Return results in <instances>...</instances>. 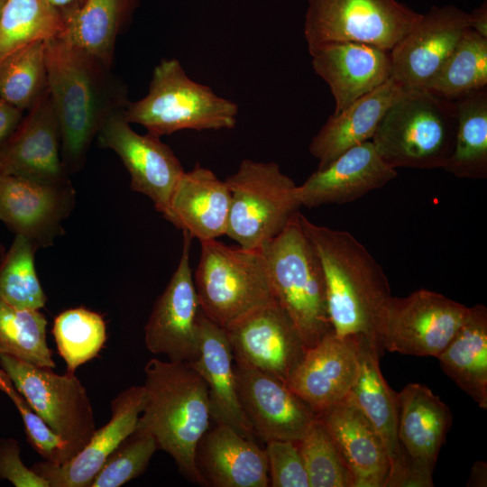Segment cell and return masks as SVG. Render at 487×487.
<instances>
[{
	"label": "cell",
	"instance_id": "obj_1",
	"mask_svg": "<svg viewBox=\"0 0 487 487\" xmlns=\"http://www.w3.org/2000/svg\"><path fill=\"white\" fill-rule=\"evenodd\" d=\"M47 86L58 116L66 171L84 166L105 122L128 104L111 67L59 36L45 41Z\"/></svg>",
	"mask_w": 487,
	"mask_h": 487
},
{
	"label": "cell",
	"instance_id": "obj_2",
	"mask_svg": "<svg viewBox=\"0 0 487 487\" xmlns=\"http://www.w3.org/2000/svg\"><path fill=\"white\" fill-rule=\"evenodd\" d=\"M303 230L319 257L333 332L364 337L381 357V329L391 298L382 267L353 234L311 222L299 212Z\"/></svg>",
	"mask_w": 487,
	"mask_h": 487
},
{
	"label": "cell",
	"instance_id": "obj_3",
	"mask_svg": "<svg viewBox=\"0 0 487 487\" xmlns=\"http://www.w3.org/2000/svg\"><path fill=\"white\" fill-rule=\"evenodd\" d=\"M145 403L134 431L150 434L193 483L206 485L197 446L211 419L208 391L189 363L152 358L144 366Z\"/></svg>",
	"mask_w": 487,
	"mask_h": 487
},
{
	"label": "cell",
	"instance_id": "obj_4",
	"mask_svg": "<svg viewBox=\"0 0 487 487\" xmlns=\"http://www.w3.org/2000/svg\"><path fill=\"white\" fill-rule=\"evenodd\" d=\"M260 250L276 302L289 316L306 346L315 345L333 327L322 265L301 226L299 211Z\"/></svg>",
	"mask_w": 487,
	"mask_h": 487
},
{
	"label": "cell",
	"instance_id": "obj_5",
	"mask_svg": "<svg viewBox=\"0 0 487 487\" xmlns=\"http://www.w3.org/2000/svg\"><path fill=\"white\" fill-rule=\"evenodd\" d=\"M456 127L455 101L427 89H409L388 108L371 141L392 169H444Z\"/></svg>",
	"mask_w": 487,
	"mask_h": 487
},
{
	"label": "cell",
	"instance_id": "obj_6",
	"mask_svg": "<svg viewBox=\"0 0 487 487\" xmlns=\"http://www.w3.org/2000/svg\"><path fill=\"white\" fill-rule=\"evenodd\" d=\"M238 111L234 102L192 80L178 60L164 59L153 69L147 95L128 102L123 115L161 137L185 129L234 128Z\"/></svg>",
	"mask_w": 487,
	"mask_h": 487
},
{
	"label": "cell",
	"instance_id": "obj_7",
	"mask_svg": "<svg viewBox=\"0 0 487 487\" xmlns=\"http://www.w3.org/2000/svg\"><path fill=\"white\" fill-rule=\"evenodd\" d=\"M200 309L225 329L248 314L276 302L260 249L200 242L193 276Z\"/></svg>",
	"mask_w": 487,
	"mask_h": 487
},
{
	"label": "cell",
	"instance_id": "obj_8",
	"mask_svg": "<svg viewBox=\"0 0 487 487\" xmlns=\"http://www.w3.org/2000/svg\"><path fill=\"white\" fill-rule=\"evenodd\" d=\"M225 181L231 193L225 235L244 249H260L300 207L297 185L274 161L245 159Z\"/></svg>",
	"mask_w": 487,
	"mask_h": 487
},
{
	"label": "cell",
	"instance_id": "obj_9",
	"mask_svg": "<svg viewBox=\"0 0 487 487\" xmlns=\"http://www.w3.org/2000/svg\"><path fill=\"white\" fill-rule=\"evenodd\" d=\"M421 15L397 0H308L304 36L310 55L335 42L391 51Z\"/></svg>",
	"mask_w": 487,
	"mask_h": 487
},
{
	"label": "cell",
	"instance_id": "obj_10",
	"mask_svg": "<svg viewBox=\"0 0 487 487\" xmlns=\"http://www.w3.org/2000/svg\"><path fill=\"white\" fill-rule=\"evenodd\" d=\"M0 366L14 388L63 441L69 459L89 442L96 427L90 399L75 374H58L10 355Z\"/></svg>",
	"mask_w": 487,
	"mask_h": 487
},
{
	"label": "cell",
	"instance_id": "obj_11",
	"mask_svg": "<svg viewBox=\"0 0 487 487\" xmlns=\"http://www.w3.org/2000/svg\"><path fill=\"white\" fill-rule=\"evenodd\" d=\"M468 311V307L424 289L404 298L391 296L381 329L383 348L402 354L437 357Z\"/></svg>",
	"mask_w": 487,
	"mask_h": 487
},
{
	"label": "cell",
	"instance_id": "obj_12",
	"mask_svg": "<svg viewBox=\"0 0 487 487\" xmlns=\"http://www.w3.org/2000/svg\"><path fill=\"white\" fill-rule=\"evenodd\" d=\"M183 246L176 271L156 300L144 327V342L152 354L169 361L189 363L199 351L201 309L189 263L192 237L183 231Z\"/></svg>",
	"mask_w": 487,
	"mask_h": 487
},
{
	"label": "cell",
	"instance_id": "obj_13",
	"mask_svg": "<svg viewBox=\"0 0 487 487\" xmlns=\"http://www.w3.org/2000/svg\"><path fill=\"white\" fill-rule=\"evenodd\" d=\"M123 112L115 113L105 122L96 139L102 148L114 151L121 159L130 174L132 189L148 197L162 215L185 170L161 137L149 133H137Z\"/></svg>",
	"mask_w": 487,
	"mask_h": 487
},
{
	"label": "cell",
	"instance_id": "obj_14",
	"mask_svg": "<svg viewBox=\"0 0 487 487\" xmlns=\"http://www.w3.org/2000/svg\"><path fill=\"white\" fill-rule=\"evenodd\" d=\"M242 409L255 436L270 440L299 441L317 412L281 379L234 362Z\"/></svg>",
	"mask_w": 487,
	"mask_h": 487
},
{
	"label": "cell",
	"instance_id": "obj_15",
	"mask_svg": "<svg viewBox=\"0 0 487 487\" xmlns=\"http://www.w3.org/2000/svg\"><path fill=\"white\" fill-rule=\"evenodd\" d=\"M469 28V14L433 6L390 51L392 77L409 89H427Z\"/></svg>",
	"mask_w": 487,
	"mask_h": 487
},
{
	"label": "cell",
	"instance_id": "obj_16",
	"mask_svg": "<svg viewBox=\"0 0 487 487\" xmlns=\"http://www.w3.org/2000/svg\"><path fill=\"white\" fill-rule=\"evenodd\" d=\"M234 362L288 381L307 346L277 302L248 314L225 328Z\"/></svg>",
	"mask_w": 487,
	"mask_h": 487
},
{
	"label": "cell",
	"instance_id": "obj_17",
	"mask_svg": "<svg viewBox=\"0 0 487 487\" xmlns=\"http://www.w3.org/2000/svg\"><path fill=\"white\" fill-rule=\"evenodd\" d=\"M0 165L5 175L54 185L70 183L60 157V124L48 86L0 145Z\"/></svg>",
	"mask_w": 487,
	"mask_h": 487
},
{
	"label": "cell",
	"instance_id": "obj_18",
	"mask_svg": "<svg viewBox=\"0 0 487 487\" xmlns=\"http://www.w3.org/2000/svg\"><path fill=\"white\" fill-rule=\"evenodd\" d=\"M75 200L71 183L47 184L12 175L0 178V220L39 248L51 245L63 234L61 222Z\"/></svg>",
	"mask_w": 487,
	"mask_h": 487
},
{
	"label": "cell",
	"instance_id": "obj_19",
	"mask_svg": "<svg viewBox=\"0 0 487 487\" xmlns=\"http://www.w3.org/2000/svg\"><path fill=\"white\" fill-rule=\"evenodd\" d=\"M359 369V336L327 333L307 348L287 383L317 414L345 400Z\"/></svg>",
	"mask_w": 487,
	"mask_h": 487
},
{
	"label": "cell",
	"instance_id": "obj_20",
	"mask_svg": "<svg viewBox=\"0 0 487 487\" xmlns=\"http://www.w3.org/2000/svg\"><path fill=\"white\" fill-rule=\"evenodd\" d=\"M397 175V170L381 160L372 141H367L317 169L297 186L296 196L299 206L308 208L345 204L382 188Z\"/></svg>",
	"mask_w": 487,
	"mask_h": 487
},
{
	"label": "cell",
	"instance_id": "obj_21",
	"mask_svg": "<svg viewBox=\"0 0 487 487\" xmlns=\"http://www.w3.org/2000/svg\"><path fill=\"white\" fill-rule=\"evenodd\" d=\"M398 437L408 469L430 486L433 471L452 424L449 407L420 383H409L397 393Z\"/></svg>",
	"mask_w": 487,
	"mask_h": 487
},
{
	"label": "cell",
	"instance_id": "obj_22",
	"mask_svg": "<svg viewBox=\"0 0 487 487\" xmlns=\"http://www.w3.org/2000/svg\"><path fill=\"white\" fill-rule=\"evenodd\" d=\"M145 403L142 386H132L111 401V418L96 429L87 445L62 464L38 462L32 470L50 487H90L95 476L113 451L135 429Z\"/></svg>",
	"mask_w": 487,
	"mask_h": 487
},
{
	"label": "cell",
	"instance_id": "obj_23",
	"mask_svg": "<svg viewBox=\"0 0 487 487\" xmlns=\"http://www.w3.org/2000/svg\"><path fill=\"white\" fill-rule=\"evenodd\" d=\"M312 56L314 71L329 86L337 114L392 76L390 51L358 42H335Z\"/></svg>",
	"mask_w": 487,
	"mask_h": 487
},
{
	"label": "cell",
	"instance_id": "obj_24",
	"mask_svg": "<svg viewBox=\"0 0 487 487\" xmlns=\"http://www.w3.org/2000/svg\"><path fill=\"white\" fill-rule=\"evenodd\" d=\"M231 193L225 180L198 163L177 181L163 217L199 242L225 235Z\"/></svg>",
	"mask_w": 487,
	"mask_h": 487
},
{
	"label": "cell",
	"instance_id": "obj_25",
	"mask_svg": "<svg viewBox=\"0 0 487 487\" xmlns=\"http://www.w3.org/2000/svg\"><path fill=\"white\" fill-rule=\"evenodd\" d=\"M354 480V487H384L390 461L368 418L348 395L317 413Z\"/></svg>",
	"mask_w": 487,
	"mask_h": 487
},
{
	"label": "cell",
	"instance_id": "obj_26",
	"mask_svg": "<svg viewBox=\"0 0 487 487\" xmlns=\"http://www.w3.org/2000/svg\"><path fill=\"white\" fill-rule=\"evenodd\" d=\"M196 464L206 485L267 487L270 483L264 449L224 424H216L201 437Z\"/></svg>",
	"mask_w": 487,
	"mask_h": 487
},
{
	"label": "cell",
	"instance_id": "obj_27",
	"mask_svg": "<svg viewBox=\"0 0 487 487\" xmlns=\"http://www.w3.org/2000/svg\"><path fill=\"white\" fill-rule=\"evenodd\" d=\"M189 364L207 384L211 418L216 424L229 426L244 437L254 440L255 433L238 399L234 355L225 329L208 319L202 311L198 356Z\"/></svg>",
	"mask_w": 487,
	"mask_h": 487
},
{
	"label": "cell",
	"instance_id": "obj_28",
	"mask_svg": "<svg viewBox=\"0 0 487 487\" xmlns=\"http://www.w3.org/2000/svg\"><path fill=\"white\" fill-rule=\"evenodd\" d=\"M394 77L329 116L308 151L322 169L348 149L371 141L388 108L407 90Z\"/></svg>",
	"mask_w": 487,
	"mask_h": 487
},
{
	"label": "cell",
	"instance_id": "obj_29",
	"mask_svg": "<svg viewBox=\"0 0 487 487\" xmlns=\"http://www.w3.org/2000/svg\"><path fill=\"white\" fill-rule=\"evenodd\" d=\"M376 349L359 336V369L349 396L380 436L390 461L384 487H393L400 475L404 453L398 437L397 393L385 381L379 365Z\"/></svg>",
	"mask_w": 487,
	"mask_h": 487
},
{
	"label": "cell",
	"instance_id": "obj_30",
	"mask_svg": "<svg viewBox=\"0 0 487 487\" xmlns=\"http://www.w3.org/2000/svg\"><path fill=\"white\" fill-rule=\"evenodd\" d=\"M445 373L480 408L487 409V308H469L458 331L436 357Z\"/></svg>",
	"mask_w": 487,
	"mask_h": 487
},
{
	"label": "cell",
	"instance_id": "obj_31",
	"mask_svg": "<svg viewBox=\"0 0 487 487\" xmlns=\"http://www.w3.org/2000/svg\"><path fill=\"white\" fill-rule=\"evenodd\" d=\"M139 0H86L65 14L60 37L111 67L115 41Z\"/></svg>",
	"mask_w": 487,
	"mask_h": 487
},
{
	"label": "cell",
	"instance_id": "obj_32",
	"mask_svg": "<svg viewBox=\"0 0 487 487\" xmlns=\"http://www.w3.org/2000/svg\"><path fill=\"white\" fill-rule=\"evenodd\" d=\"M457 127L451 157L444 170L461 179L487 178V88L455 100Z\"/></svg>",
	"mask_w": 487,
	"mask_h": 487
},
{
	"label": "cell",
	"instance_id": "obj_33",
	"mask_svg": "<svg viewBox=\"0 0 487 487\" xmlns=\"http://www.w3.org/2000/svg\"><path fill=\"white\" fill-rule=\"evenodd\" d=\"M62 14L47 0H5L0 15V61L35 41L59 37Z\"/></svg>",
	"mask_w": 487,
	"mask_h": 487
},
{
	"label": "cell",
	"instance_id": "obj_34",
	"mask_svg": "<svg viewBox=\"0 0 487 487\" xmlns=\"http://www.w3.org/2000/svg\"><path fill=\"white\" fill-rule=\"evenodd\" d=\"M487 88V38L468 28L427 90L455 101Z\"/></svg>",
	"mask_w": 487,
	"mask_h": 487
},
{
	"label": "cell",
	"instance_id": "obj_35",
	"mask_svg": "<svg viewBox=\"0 0 487 487\" xmlns=\"http://www.w3.org/2000/svg\"><path fill=\"white\" fill-rule=\"evenodd\" d=\"M47 325L40 310L19 309L0 299V354L40 367L55 368L47 344Z\"/></svg>",
	"mask_w": 487,
	"mask_h": 487
},
{
	"label": "cell",
	"instance_id": "obj_36",
	"mask_svg": "<svg viewBox=\"0 0 487 487\" xmlns=\"http://www.w3.org/2000/svg\"><path fill=\"white\" fill-rule=\"evenodd\" d=\"M46 45L30 43L0 61V97L29 110L47 89Z\"/></svg>",
	"mask_w": 487,
	"mask_h": 487
},
{
	"label": "cell",
	"instance_id": "obj_37",
	"mask_svg": "<svg viewBox=\"0 0 487 487\" xmlns=\"http://www.w3.org/2000/svg\"><path fill=\"white\" fill-rule=\"evenodd\" d=\"M51 332L67 372L72 374L81 364L95 358L106 341L103 317L84 307L60 312L54 318Z\"/></svg>",
	"mask_w": 487,
	"mask_h": 487
},
{
	"label": "cell",
	"instance_id": "obj_38",
	"mask_svg": "<svg viewBox=\"0 0 487 487\" xmlns=\"http://www.w3.org/2000/svg\"><path fill=\"white\" fill-rule=\"evenodd\" d=\"M39 247L15 234L0 261V299L19 309L40 310L47 297L36 274L34 254Z\"/></svg>",
	"mask_w": 487,
	"mask_h": 487
},
{
	"label": "cell",
	"instance_id": "obj_39",
	"mask_svg": "<svg viewBox=\"0 0 487 487\" xmlns=\"http://www.w3.org/2000/svg\"><path fill=\"white\" fill-rule=\"evenodd\" d=\"M298 444L309 487H354L349 467L317 416Z\"/></svg>",
	"mask_w": 487,
	"mask_h": 487
},
{
	"label": "cell",
	"instance_id": "obj_40",
	"mask_svg": "<svg viewBox=\"0 0 487 487\" xmlns=\"http://www.w3.org/2000/svg\"><path fill=\"white\" fill-rule=\"evenodd\" d=\"M158 449L154 438L133 431L108 456L90 487H120L141 475Z\"/></svg>",
	"mask_w": 487,
	"mask_h": 487
},
{
	"label": "cell",
	"instance_id": "obj_41",
	"mask_svg": "<svg viewBox=\"0 0 487 487\" xmlns=\"http://www.w3.org/2000/svg\"><path fill=\"white\" fill-rule=\"evenodd\" d=\"M0 388L18 409L31 446L50 463L60 465L69 461L62 439L35 413L2 370H0Z\"/></svg>",
	"mask_w": 487,
	"mask_h": 487
},
{
	"label": "cell",
	"instance_id": "obj_42",
	"mask_svg": "<svg viewBox=\"0 0 487 487\" xmlns=\"http://www.w3.org/2000/svg\"><path fill=\"white\" fill-rule=\"evenodd\" d=\"M272 487H309L308 475L297 441L270 440L264 449Z\"/></svg>",
	"mask_w": 487,
	"mask_h": 487
},
{
	"label": "cell",
	"instance_id": "obj_43",
	"mask_svg": "<svg viewBox=\"0 0 487 487\" xmlns=\"http://www.w3.org/2000/svg\"><path fill=\"white\" fill-rule=\"evenodd\" d=\"M20 446L14 438L0 439V480L16 487H50L48 482L21 460Z\"/></svg>",
	"mask_w": 487,
	"mask_h": 487
},
{
	"label": "cell",
	"instance_id": "obj_44",
	"mask_svg": "<svg viewBox=\"0 0 487 487\" xmlns=\"http://www.w3.org/2000/svg\"><path fill=\"white\" fill-rule=\"evenodd\" d=\"M23 117V111L0 97V145L14 132Z\"/></svg>",
	"mask_w": 487,
	"mask_h": 487
},
{
	"label": "cell",
	"instance_id": "obj_45",
	"mask_svg": "<svg viewBox=\"0 0 487 487\" xmlns=\"http://www.w3.org/2000/svg\"><path fill=\"white\" fill-rule=\"evenodd\" d=\"M469 28L487 38V4L484 1L469 14Z\"/></svg>",
	"mask_w": 487,
	"mask_h": 487
},
{
	"label": "cell",
	"instance_id": "obj_46",
	"mask_svg": "<svg viewBox=\"0 0 487 487\" xmlns=\"http://www.w3.org/2000/svg\"><path fill=\"white\" fill-rule=\"evenodd\" d=\"M487 464L482 461H476L469 475L467 486L485 487L487 484Z\"/></svg>",
	"mask_w": 487,
	"mask_h": 487
},
{
	"label": "cell",
	"instance_id": "obj_47",
	"mask_svg": "<svg viewBox=\"0 0 487 487\" xmlns=\"http://www.w3.org/2000/svg\"><path fill=\"white\" fill-rule=\"evenodd\" d=\"M57 8L64 16L65 14L79 8L86 0H47Z\"/></svg>",
	"mask_w": 487,
	"mask_h": 487
},
{
	"label": "cell",
	"instance_id": "obj_48",
	"mask_svg": "<svg viewBox=\"0 0 487 487\" xmlns=\"http://www.w3.org/2000/svg\"><path fill=\"white\" fill-rule=\"evenodd\" d=\"M5 254V246L0 243V260Z\"/></svg>",
	"mask_w": 487,
	"mask_h": 487
},
{
	"label": "cell",
	"instance_id": "obj_49",
	"mask_svg": "<svg viewBox=\"0 0 487 487\" xmlns=\"http://www.w3.org/2000/svg\"><path fill=\"white\" fill-rule=\"evenodd\" d=\"M5 3V0H0V15H1Z\"/></svg>",
	"mask_w": 487,
	"mask_h": 487
},
{
	"label": "cell",
	"instance_id": "obj_50",
	"mask_svg": "<svg viewBox=\"0 0 487 487\" xmlns=\"http://www.w3.org/2000/svg\"><path fill=\"white\" fill-rule=\"evenodd\" d=\"M4 175H5V174L3 173V170H2V168H1V165H0V178H1L2 176H4Z\"/></svg>",
	"mask_w": 487,
	"mask_h": 487
}]
</instances>
